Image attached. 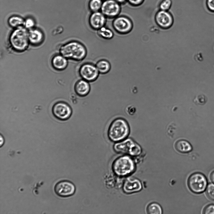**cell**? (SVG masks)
<instances>
[{
    "mask_svg": "<svg viewBox=\"0 0 214 214\" xmlns=\"http://www.w3.org/2000/svg\"><path fill=\"white\" fill-rule=\"evenodd\" d=\"M28 33L26 28L23 26L13 31L10 36L9 42L13 50L22 52L27 49L29 43Z\"/></svg>",
    "mask_w": 214,
    "mask_h": 214,
    "instance_id": "cell-4",
    "label": "cell"
},
{
    "mask_svg": "<svg viewBox=\"0 0 214 214\" xmlns=\"http://www.w3.org/2000/svg\"><path fill=\"white\" fill-rule=\"evenodd\" d=\"M24 21L21 17L13 16L9 19L8 23L11 26L16 28L24 25Z\"/></svg>",
    "mask_w": 214,
    "mask_h": 214,
    "instance_id": "cell-23",
    "label": "cell"
},
{
    "mask_svg": "<svg viewBox=\"0 0 214 214\" xmlns=\"http://www.w3.org/2000/svg\"><path fill=\"white\" fill-rule=\"evenodd\" d=\"M112 25L114 30L117 34L122 35L129 33L133 28L132 20L128 17L119 15L113 19Z\"/></svg>",
    "mask_w": 214,
    "mask_h": 214,
    "instance_id": "cell-7",
    "label": "cell"
},
{
    "mask_svg": "<svg viewBox=\"0 0 214 214\" xmlns=\"http://www.w3.org/2000/svg\"><path fill=\"white\" fill-rule=\"evenodd\" d=\"M60 51V54L67 59L78 62L83 60L87 53L85 46L76 40L71 41L62 45Z\"/></svg>",
    "mask_w": 214,
    "mask_h": 214,
    "instance_id": "cell-1",
    "label": "cell"
},
{
    "mask_svg": "<svg viewBox=\"0 0 214 214\" xmlns=\"http://www.w3.org/2000/svg\"><path fill=\"white\" fill-rule=\"evenodd\" d=\"M52 113L57 119L61 120H66L71 117L72 112L70 106L63 102H59L53 106Z\"/></svg>",
    "mask_w": 214,
    "mask_h": 214,
    "instance_id": "cell-10",
    "label": "cell"
},
{
    "mask_svg": "<svg viewBox=\"0 0 214 214\" xmlns=\"http://www.w3.org/2000/svg\"><path fill=\"white\" fill-rule=\"evenodd\" d=\"M210 178L212 182L214 184V171L211 173Z\"/></svg>",
    "mask_w": 214,
    "mask_h": 214,
    "instance_id": "cell-31",
    "label": "cell"
},
{
    "mask_svg": "<svg viewBox=\"0 0 214 214\" xmlns=\"http://www.w3.org/2000/svg\"><path fill=\"white\" fill-rule=\"evenodd\" d=\"M0 146L1 147L3 144L4 143V139L3 137L1 135H0Z\"/></svg>",
    "mask_w": 214,
    "mask_h": 214,
    "instance_id": "cell-32",
    "label": "cell"
},
{
    "mask_svg": "<svg viewBox=\"0 0 214 214\" xmlns=\"http://www.w3.org/2000/svg\"><path fill=\"white\" fill-rule=\"evenodd\" d=\"M154 19L158 25L164 29L170 27L174 21L173 16L169 11L159 9L155 13Z\"/></svg>",
    "mask_w": 214,
    "mask_h": 214,
    "instance_id": "cell-12",
    "label": "cell"
},
{
    "mask_svg": "<svg viewBox=\"0 0 214 214\" xmlns=\"http://www.w3.org/2000/svg\"><path fill=\"white\" fill-rule=\"evenodd\" d=\"M96 31L97 35L101 38L105 40H110L113 38L114 36L113 31L105 26Z\"/></svg>",
    "mask_w": 214,
    "mask_h": 214,
    "instance_id": "cell-20",
    "label": "cell"
},
{
    "mask_svg": "<svg viewBox=\"0 0 214 214\" xmlns=\"http://www.w3.org/2000/svg\"><path fill=\"white\" fill-rule=\"evenodd\" d=\"M142 189L141 181L137 178L133 177H128L124 181L123 186V192L128 194L139 192Z\"/></svg>",
    "mask_w": 214,
    "mask_h": 214,
    "instance_id": "cell-14",
    "label": "cell"
},
{
    "mask_svg": "<svg viewBox=\"0 0 214 214\" xmlns=\"http://www.w3.org/2000/svg\"><path fill=\"white\" fill-rule=\"evenodd\" d=\"M172 4V0H161L158 4L159 10L169 11Z\"/></svg>",
    "mask_w": 214,
    "mask_h": 214,
    "instance_id": "cell-24",
    "label": "cell"
},
{
    "mask_svg": "<svg viewBox=\"0 0 214 214\" xmlns=\"http://www.w3.org/2000/svg\"><path fill=\"white\" fill-rule=\"evenodd\" d=\"M89 83L81 78L77 80L74 86V90L76 94L81 97L87 96L91 90Z\"/></svg>",
    "mask_w": 214,
    "mask_h": 214,
    "instance_id": "cell-15",
    "label": "cell"
},
{
    "mask_svg": "<svg viewBox=\"0 0 214 214\" xmlns=\"http://www.w3.org/2000/svg\"><path fill=\"white\" fill-rule=\"evenodd\" d=\"M34 25V21L31 18H28L25 21L24 25L26 28L31 29Z\"/></svg>",
    "mask_w": 214,
    "mask_h": 214,
    "instance_id": "cell-28",
    "label": "cell"
},
{
    "mask_svg": "<svg viewBox=\"0 0 214 214\" xmlns=\"http://www.w3.org/2000/svg\"><path fill=\"white\" fill-rule=\"evenodd\" d=\"M130 131L127 121L123 118L118 117L110 124L107 131V137L110 141L116 143L127 138Z\"/></svg>",
    "mask_w": 214,
    "mask_h": 214,
    "instance_id": "cell-2",
    "label": "cell"
},
{
    "mask_svg": "<svg viewBox=\"0 0 214 214\" xmlns=\"http://www.w3.org/2000/svg\"><path fill=\"white\" fill-rule=\"evenodd\" d=\"M121 5H124L127 3V0H115Z\"/></svg>",
    "mask_w": 214,
    "mask_h": 214,
    "instance_id": "cell-30",
    "label": "cell"
},
{
    "mask_svg": "<svg viewBox=\"0 0 214 214\" xmlns=\"http://www.w3.org/2000/svg\"><path fill=\"white\" fill-rule=\"evenodd\" d=\"M68 59L61 55H55L53 57L51 61L53 67L58 70L65 69L68 65Z\"/></svg>",
    "mask_w": 214,
    "mask_h": 214,
    "instance_id": "cell-17",
    "label": "cell"
},
{
    "mask_svg": "<svg viewBox=\"0 0 214 214\" xmlns=\"http://www.w3.org/2000/svg\"><path fill=\"white\" fill-rule=\"evenodd\" d=\"M146 211L149 214H161L163 212L161 206L159 204L155 202H151L148 205Z\"/></svg>",
    "mask_w": 214,
    "mask_h": 214,
    "instance_id": "cell-21",
    "label": "cell"
},
{
    "mask_svg": "<svg viewBox=\"0 0 214 214\" xmlns=\"http://www.w3.org/2000/svg\"><path fill=\"white\" fill-rule=\"evenodd\" d=\"M145 0H127V3L131 6L137 7L143 4Z\"/></svg>",
    "mask_w": 214,
    "mask_h": 214,
    "instance_id": "cell-26",
    "label": "cell"
},
{
    "mask_svg": "<svg viewBox=\"0 0 214 214\" xmlns=\"http://www.w3.org/2000/svg\"><path fill=\"white\" fill-rule=\"evenodd\" d=\"M28 32L29 43L37 45L42 42L44 35L41 31L37 29H31Z\"/></svg>",
    "mask_w": 214,
    "mask_h": 214,
    "instance_id": "cell-16",
    "label": "cell"
},
{
    "mask_svg": "<svg viewBox=\"0 0 214 214\" xmlns=\"http://www.w3.org/2000/svg\"><path fill=\"white\" fill-rule=\"evenodd\" d=\"M203 214H214V205L210 204L206 206L203 209Z\"/></svg>",
    "mask_w": 214,
    "mask_h": 214,
    "instance_id": "cell-27",
    "label": "cell"
},
{
    "mask_svg": "<svg viewBox=\"0 0 214 214\" xmlns=\"http://www.w3.org/2000/svg\"><path fill=\"white\" fill-rule=\"evenodd\" d=\"M206 193L208 197L210 199L214 200V184H209L207 186Z\"/></svg>",
    "mask_w": 214,
    "mask_h": 214,
    "instance_id": "cell-25",
    "label": "cell"
},
{
    "mask_svg": "<svg viewBox=\"0 0 214 214\" xmlns=\"http://www.w3.org/2000/svg\"><path fill=\"white\" fill-rule=\"evenodd\" d=\"M113 149L116 153L127 155L132 157L138 156L142 153L140 146L133 139L127 138L115 143Z\"/></svg>",
    "mask_w": 214,
    "mask_h": 214,
    "instance_id": "cell-5",
    "label": "cell"
},
{
    "mask_svg": "<svg viewBox=\"0 0 214 214\" xmlns=\"http://www.w3.org/2000/svg\"><path fill=\"white\" fill-rule=\"evenodd\" d=\"M103 1L106 0H103Z\"/></svg>",
    "mask_w": 214,
    "mask_h": 214,
    "instance_id": "cell-33",
    "label": "cell"
},
{
    "mask_svg": "<svg viewBox=\"0 0 214 214\" xmlns=\"http://www.w3.org/2000/svg\"><path fill=\"white\" fill-rule=\"evenodd\" d=\"M121 11V5L115 0L103 1L101 11L107 18L113 19L119 16Z\"/></svg>",
    "mask_w": 214,
    "mask_h": 214,
    "instance_id": "cell-9",
    "label": "cell"
},
{
    "mask_svg": "<svg viewBox=\"0 0 214 214\" xmlns=\"http://www.w3.org/2000/svg\"><path fill=\"white\" fill-rule=\"evenodd\" d=\"M175 149L182 153H187L190 152L192 149L191 144L185 140H180L176 142L175 145Z\"/></svg>",
    "mask_w": 214,
    "mask_h": 214,
    "instance_id": "cell-19",
    "label": "cell"
},
{
    "mask_svg": "<svg viewBox=\"0 0 214 214\" xmlns=\"http://www.w3.org/2000/svg\"><path fill=\"white\" fill-rule=\"evenodd\" d=\"M107 19L101 11L92 12L88 18V24L92 29L97 31L105 26Z\"/></svg>",
    "mask_w": 214,
    "mask_h": 214,
    "instance_id": "cell-13",
    "label": "cell"
},
{
    "mask_svg": "<svg viewBox=\"0 0 214 214\" xmlns=\"http://www.w3.org/2000/svg\"><path fill=\"white\" fill-rule=\"evenodd\" d=\"M206 5L209 11L214 12V0H206Z\"/></svg>",
    "mask_w": 214,
    "mask_h": 214,
    "instance_id": "cell-29",
    "label": "cell"
},
{
    "mask_svg": "<svg viewBox=\"0 0 214 214\" xmlns=\"http://www.w3.org/2000/svg\"><path fill=\"white\" fill-rule=\"evenodd\" d=\"M135 162L133 157L123 154L116 159L112 165V169L116 175L126 177L133 174L135 171Z\"/></svg>",
    "mask_w": 214,
    "mask_h": 214,
    "instance_id": "cell-3",
    "label": "cell"
},
{
    "mask_svg": "<svg viewBox=\"0 0 214 214\" xmlns=\"http://www.w3.org/2000/svg\"><path fill=\"white\" fill-rule=\"evenodd\" d=\"M78 72L81 78L89 82L96 81L100 74L95 64L88 62L80 65Z\"/></svg>",
    "mask_w": 214,
    "mask_h": 214,
    "instance_id": "cell-8",
    "label": "cell"
},
{
    "mask_svg": "<svg viewBox=\"0 0 214 214\" xmlns=\"http://www.w3.org/2000/svg\"><path fill=\"white\" fill-rule=\"evenodd\" d=\"M103 0H90L88 3V7L91 13L101 11L102 6Z\"/></svg>",
    "mask_w": 214,
    "mask_h": 214,
    "instance_id": "cell-22",
    "label": "cell"
},
{
    "mask_svg": "<svg viewBox=\"0 0 214 214\" xmlns=\"http://www.w3.org/2000/svg\"><path fill=\"white\" fill-rule=\"evenodd\" d=\"M95 64L100 74H101L104 75L108 73L110 71L111 68L110 63L105 59L99 60Z\"/></svg>",
    "mask_w": 214,
    "mask_h": 214,
    "instance_id": "cell-18",
    "label": "cell"
},
{
    "mask_svg": "<svg viewBox=\"0 0 214 214\" xmlns=\"http://www.w3.org/2000/svg\"><path fill=\"white\" fill-rule=\"evenodd\" d=\"M187 184L191 192L196 194H200L206 189L207 181L203 174L199 172H195L189 176Z\"/></svg>",
    "mask_w": 214,
    "mask_h": 214,
    "instance_id": "cell-6",
    "label": "cell"
},
{
    "mask_svg": "<svg viewBox=\"0 0 214 214\" xmlns=\"http://www.w3.org/2000/svg\"><path fill=\"white\" fill-rule=\"evenodd\" d=\"M56 194L61 197H67L73 195L76 191V187L71 182L67 180L57 182L54 187Z\"/></svg>",
    "mask_w": 214,
    "mask_h": 214,
    "instance_id": "cell-11",
    "label": "cell"
}]
</instances>
